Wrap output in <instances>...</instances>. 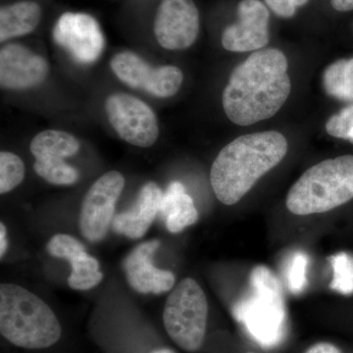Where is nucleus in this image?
I'll return each instance as SVG.
<instances>
[{
  "instance_id": "nucleus-30",
  "label": "nucleus",
  "mask_w": 353,
  "mask_h": 353,
  "mask_svg": "<svg viewBox=\"0 0 353 353\" xmlns=\"http://www.w3.org/2000/svg\"><path fill=\"white\" fill-rule=\"evenodd\" d=\"M332 6L341 12L353 10V0H331Z\"/></svg>"
},
{
  "instance_id": "nucleus-7",
  "label": "nucleus",
  "mask_w": 353,
  "mask_h": 353,
  "mask_svg": "<svg viewBox=\"0 0 353 353\" xmlns=\"http://www.w3.org/2000/svg\"><path fill=\"white\" fill-rule=\"evenodd\" d=\"M105 111L109 123L123 141L145 148L157 143V118L145 102L132 95L115 94L106 99Z\"/></svg>"
},
{
  "instance_id": "nucleus-21",
  "label": "nucleus",
  "mask_w": 353,
  "mask_h": 353,
  "mask_svg": "<svg viewBox=\"0 0 353 353\" xmlns=\"http://www.w3.org/2000/svg\"><path fill=\"white\" fill-rule=\"evenodd\" d=\"M34 170L46 182L53 185H73L79 179L78 171L63 159L41 158L36 159Z\"/></svg>"
},
{
  "instance_id": "nucleus-10",
  "label": "nucleus",
  "mask_w": 353,
  "mask_h": 353,
  "mask_svg": "<svg viewBox=\"0 0 353 353\" xmlns=\"http://www.w3.org/2000/svg\"><path fill=\"white\" fill-rule=\"evenodd\" d=\"M199 13L192 0H162L154 20L158 43L169 50H185L199 36Z\"/></svg>"
},
{
  "instance_id": "nucleus-17",
  "label": "nucleus",
  "mask_w": 353,
  "mask_h": 353,
  "mask_svg": "<svg viewBox=\"0 0 353 353\" xmlns=\"http://www.w3.org/2000/svg\"><path fill=\"white\" fill-rule=\"evenodd\" d=\"M116 77L130 88H141L150 92L154 82L155 70L141 57L131 51L118 53L110 62Z\"/></svg>"
},
{
  "instance_id": "nucleus-8",
  "label": "nucleus",
  "mask_w": 353,
  "mask_h": 353,
  "mask_svg": "<svg viewBox=\"0 0 353 353\" xmlns=\"http://www.w3.org/2000/svg\"><path fill=\"white\" fill-rule=\"evenodd\" d=\"M124 187V176L118 171L108 172L92 183L81 208L80 229L83 238L97 243L106 236Z\"/></svg>"
},
{
  "instance_id": "nucleus-4",
  "label": "nucleus",
  "mask_w": 353,
  "mask_h": 353,
  "mask_svg": "<svg viewBox=\"0 0 353 353\" xmlns=\"http://www.w3.org/2000/svg\"><path fill=\"white\" fill-rule=\"evenodd\" d=\"M353 199V155L327 159L310 167L288 194L294 215L328 212Z\"/></svg>"
},
{
  "instance_id": "nucleus-2",
  "label": "nucleus",
  "mask_w": 353,
  "mask_h": 353,
  "mask_svg": "<svg viewBox=\"0 0 353 353\" xmlns=\"http://www.w3.org/2000/svg\"><path fill=\"white\" fill-rule=\"evenodd\" d=\"M288 146L287 139L276 131L245 134L228 143L211 167L216 197L226 205L240 201L262 176L280 164Z\"/></svg>"
},
{
  "instance_id": "nucleus-29",
  "label": "nucleus",
  "mask_w": 353,
  "mask_h": 353,
  "mask_svg": "<svg viewBox=\"0 0 353 353\" xmlns=\"http://www.w3.org/2000/svg\"><path fill=\"white\" fill-rule=\"evenodd\" d=\"M304 353H341L336 345L330 343H318L308 348Z\"/></svg>"
},
{
  "instance_id": "nucleus-20",
  "label": "nucleus",
  "mask_w": 353,
  "mask_h": 353,
  "mask_svg": "<svg viewBox=\"0 0 353 353\" xmlns=\"http://www.w3.org/2000/svg\"><path fill=\"white\" fill-rule=\"evenodd\" d=\"M70 263L72 273L68 278V285L72 289L88 290L101 282L103 274L99 271V261L87 252H83Z\"/></svg>"
},
{
  "instance_id": "nucleus-11",
  "label": "nucleus",
  "mask_w": 353,
  "mask_h": 353,
  "mask_svg": "<svg viewBox=\"0 0 353 353\" xmlns=\"http://www.w3.org/2000/svg\"><path fill=\"white\" fill-rule=\"evenodd\" d=\"M239 21L222 34L225 50L246 52L264 48L269 43V11L260 0H243L238 7Z\"/></svg>"
},
{
  "instance_id": "nucleus-27",
  "label": "nucleus",
  "mask_w": 353,
  "mask_h": 353,
  "mask_svg": "<svg viewBox=\"0 0 353 353\" xmlns=\"http://www.w3.org/2000/svg\"><path fill=\"white\" fill-rule=\"evenodd\" d=\"M353 129V104L332 116L326 124V131L334 138L348 139Z\"/></svg>"
},
{
  "instance_id": "nucleus-13",
  "label": "nucleus",
  "mask_w": 353,
  "mask_h": 353,
  "mask_svg": "<svg viewBox=\"0 0 353 353\" xmlns=\"http://www.w3.org/2000/svg\"><path fill=\"white\" fill-rule=\"evenodd\" d=\"M159 245L157 240L141 243L123 261L128 283L141 294H163L175 285V276L172 272L158 269L152 263L153 255Z\"/></svg>"
},
{
  "instance_id": "nucleus-3",
  "label": "nucleus",
  "mask_w": 353,
  "mask_h": 353,
  "mask_svg": "<svg viewBox=\"0 0 353 353\" xmlns=\"http://www.w3.org/2000/svg\"><path fill=\"white\" fill-rule=\"evenodd\" d=\"M0 332L13 345L39 350L54 345L61 326L39 296L14 284L0 285Z\"/></svg>"
},
{
  "instance_id": "nucleus-33",
  "label": "nucleus",
  "mask_w": 353,
  "mask_h": 353,
  "mask_svg": "<svg viewBox=\"0 0 353 353\" xmlns=\"http://www.w3.org/2000/svg\"><path fill=\"white\" fill-rule=\"evenodd\" d=\"M348 141H350V143H353V129L352 131L350 132V137H348Z\"/></svg>"
},
{
  "instance_id": "nucleus-34",
  "label": "nucleus",
  "mask_w": 353,
  "mask_h": 353,
  "mask_svg": "<svg viewBox=\"0 0 353 353\" xmlns=\"http://www.w3.org/2000/svg\"><path fill=\"white\" fill-rule=\"evenodd\" d=\"M246 353H254V352H246Z\"/></svg>"
},
{
  "instance_id": "nucleus-16",
  "label": "nucleus",
  "mask_w": 353,
  "mask_h": 353,
  "mask_svg": "<svg viewBox=\"0 0 353 353\" xmlns=\"http://www.w3.org/2000/svg\"><path fill=\"white\" fill-rule=\"evenodd\" d=\"M41 19V8L34 1H20L1 7L0 41L25 36L36 30Z\"/></svg>"
},
{
  "instance_id": "nucleus-23",
  "label": "nucleus",
  "mask_w": 353,
  "mask_h": 353,
  "mask_svg": "<svg viewBox=\"0 0 353 353\" xmlns=\"http://www.w3.org/2000/svg\"><path fill=\"white\" fill-rule=\"evenodd\" d=\"M25 165L18 155L12 152L0 153V192H11L23 182Z\"/></svg>"
},
{
  "instance_id": "nucleus-25",
  "label": "nucleus",
  "mask_w": 353,
  "mask_h": 353,
  "mask_svg": "<svg viewBox=\"0 0 353 353\" xmlns=\"http://www.w3.org/2000/svg\"><path fill=\"white\" fill-rule=\"evenodd\" d=\"M51 256L68 260L71 262L77 256L85 252V245L69 234H55L48 245Z\"/></svg>"
},
{
  "instance_id": "nucleus-12",
  "label": "nucleus",
  "mask_w": 353,
  "mask_h": 353,
  "mask_svg": "<svg viewBox=\"0 0 353 353\" xmlns=\"http://www.w3.org/2000/svg\"><path fill=\"white\" fill-rule=\"evenodd\" d=\"M48 73V61L21 44H7L0 50L2 88L22 90L38 87L46 81Z\"/></svg>"
},
{
  "instance_id": "nucleus-18",
  "label": "nucleus",
  "mask_w": 353,
  "mask_h": 353,
  "mask_svg": "<svg viewBox=\"0 0 353 353\" xmlns=\"http://www.w3.org/2000/svg\"><path fill=\"white\" fill-rule=\"evenodd\" d=\"M30 150L36 159L54 158L64 160L79 152L80 143L69 132L46 130L32 139Z\"/></svg>"
},
{
  "instance_id": "nucleus-24",
  "label": "nucleus",
  "mask_w": 353,
  "mask_h": 353,
  "mask_svg": "<svg viewBox=\"0 0 353 353\" xmlns=\"http://www.w3.org/2000/svg\"><path fill=\"white\" fill-rule=\"evenodd\" d=\"M334 276L331 288L341 294H353V256L350 253L340 252L330 257Z\"/></svg>"
},
{
  "instance_id": "nucleus-32",
  "label": "nucleus",
  "mask_w": 353,
  "mask_h": 353,
  "mask_svg": "<svg viewBox=\"0 0 353 353\" xmlns=\"http://www.w3.org/2000/svg\"><path fill=\"white\" fill-rule=\"evenodd\" d=\"M152 353H176L173 350H168V348H161V350H155Z\"/></svg>"
},
{
  "instance_id": "nucleus-6",
  "label": "nucleus",
  "mask_w": 353,
  "mask_h": 353,
  "mask_svg": "<svg viewBox=\"0 0 353 353\" xmlns=\"http://www.w3.org/2000/svg\"><path fill=\"white\" fill-rule=\"evenodd\" d=\"M253 301L236 309V317L261 345L279 343L284 326L285 311L277 280L268 269L260 266L252 272Z\"/></svg>"
},
{
  "instance_id": "nucleus-28",
  "label": "nucleus",
  "mask_w": 353,
  "mask_h": 353,
  "mask_svg": "<svg viewBox=\"0 0 353 353\" xmlns=\"http://www.w3.org/2000/svg\"><path fill=\"white\" fill-rule=\"evenodd\" d=\"M267 6L270 7L280 17H292L297 7L303 6L308 0H265Z\"/></svg>"
},
{
  "instance_id": "nucleus-5",
  "label": "nucleus",
  "mask_w": 353,
  "mask_h": 353,
  "mask_svg": "<svg viewBox=\"0 0 353 353\" xmlns=\"http://www.w3.org/2000/svg\"><path fill=\"white\" fill-rule=\"evenodd\" d=\"M208 303L196 281L185 278L172 290L163 311L165 330L182 350L201 347L208 326Z\"/></svg>"
},
{
  "instance_id": "nucleus-9",
  "label": "nucleus",
  "mask_w": 353,
  "mask_h": 353,
  "mask_svg": "<svg viewBox=\"0 0 353 353\" xmlns=\"http://www.w3.org/2000/svg\"><path fill=\"white\" fill-rule=\"evenodd\" d=\"M52 36L58 46L83 64L97 61L105 46L99 23L85 13H64L53 28Z\"/></svg>"
},
{
  "instance_id": "nucleus-22",
  "label": "nucleus",
  "mask_w": 353,
  "mask_h": 353,
  "mask_svg": "<svg viewBox=\"0 0 353 353\" xmlns=\"http://www.w3.org/2000/svg\"><path fill=\"white\" fill-rule=\"evenodd\" d=\"M183 80V72L172 65L157 67L154 82L148 94L159 99L173 97L180 90Z\"/></svg>"
},
{
  "instance_id": "nucleus-15",
  "label": "nucleus",
  "mask_w": 353,
  "mask_h": 353,
  "mask_svg": "<svg viewBox=\"0 0 353 353\" xmlns=\"http://www.w3.org/2000/svg\"><path fill=\"white\" fill-rule=\"evenodd\" d=\"M159 214L164 218L171 233L182 232L199 220V212L192 197L180 182H173L162 196Z\"/></svg>"
},
{
  "instance_id": "nucleus-1",
  "label": "nucleus",
  "mask_w": 353,
  "mask_h": 353,
  "mask_svg": "<svg viewBox=\"0 0 353 353\" xmlns=\"http://www.w3.org/2000/svg\"><path fill=\"white\" fill-rule=\"evenodd\" d=\"M284 53L275 48L252 53L232 72L223 92L230 120L248 126L273 117L289 97L292 83Z\"/></svg>"
},
{
  "instance_id": "nucleus-31",
  "label": "nucleus",
  "mask_w": 353,
  "mask_h": 353,
  "mask_svg": "<svg viewBox=\"0 0 353 353\" xmlns=\"http://www.w3.org/2000/svg\"><path fill=\"white\" fill-rule=\"evenodd\" d=\"M7 240H6V228L3 223L0 224V257H3L4 253L6 252Z\"/></svg>"
},
{
  "instance_id": "nucleus-14",
  "label": "nucleus",
  "mask_w": 353,
  "mask_h": 353,
  "mask_svg": "<svg viewBox=\"0 0 353 353\" xmlns=\"http://www.w3.org/2000/svg\"><path fill=\"white\" fill-rule=\"evenodd\" d=\"M162 196L163 192L157 183H145L139 190L134 205L114 217V231L132 240L143 238L159 214Z\"/></svg>"
},
{
  "instance_id": "nucleus-26",
  "label": "nucleus",
  "mask_w": 353,
  "mask_h": 353,
  "mask_svg": "<svg viewBox=\"0 0 353 353\" xmlns=\"http://www.w3.org/2000/svg\"><path fill=\"white\" fill-rule=\"evenodd\" d=\"M308 259L304 253L297 252L288 267L287 280L290 292L299 294L306 284Z\"/></svg>"
},
{
  "instance_id": "nucleus-19",
  "label": "nucleus",
  "mask_w": 353,
  "mask_h": 353,
  "mask_svg": "<svg viewBox=\"0 0 353 353\" xmlns=\"http://www.w3.org/2000/svg\"><path fill=\"white\" fill-rule=\"evenodd\" d=\"M327 94L341 101L353 102V58L330 65L323 75Z\"/></svg>"
}]
</instances>
